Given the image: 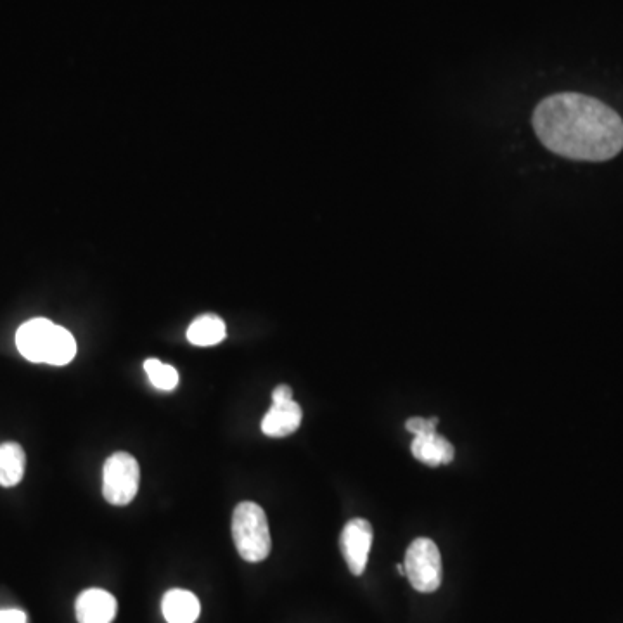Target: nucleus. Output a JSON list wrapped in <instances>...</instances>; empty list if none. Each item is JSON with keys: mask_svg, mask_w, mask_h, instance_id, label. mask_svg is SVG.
Wrapping results in <instances>:
<instances>
[{"mask_svg": "<svg viewBox=\"0 0 623 623\" xmlns=\"http://www.w3.org/2000/svg\"><path fill=\"white\" fill-rule=\"evenodd\" d=\"M302 418V407L295 400H272V407L262 421V431L267 437H288L300 428Z\"/></svg>", "mask_w": 623, "mask_h": 623, "instance_id": "6e6552de", "label": "nucleus"}, {"mask_svg": "<svg viewBox=\"0 0 623 623\" xmlns=\"http://www.w3.org/2000/svg\"><path fill=\"white\" fill-rule=\"evenodd\" d=\"M141 469L129 452H116L106 459L103 469V495L113 506H127L139 492Z\"/></svg>", "mask_w": 623, "mask_h": 623, "instance_id": "7ed1b4c3", "label": "nucleus"}, {"mask_svg": "<svg viewBox=\"0 0 623 623\" xmlns=\"http://www.w3.org/2000/svg\"><path fill=\"white\" fill-rule=\"evenodd\" d=\"M405 577L423 594L437 591L442 584V558L437 544L421 537L412 542L405 554Z\"/></svg>", "mask_w": 623, "mask_h": 623, "instance_id": "20e7f679", "label": "nucleus"}, {"mask_svg": "<svg viewBox=\"0 0 623 623\" xmlns=\"http://www.w3.org/2000/svg\"><path fill=\"white\" fill-rule=\"evenodd\" d=\"M397 572L400 573V575H405V568L402 565H397Z\"/></svg>", "mask_w": 623, "mask_h": 623, "instance_id": "dca6fc26", "label": "nucleus"}, {"mask_svg": "<svg viewBox=\"0 0 623 623\" xmlns=\"http://www.w3.org/2000/svg\"><path fill=\"white\" fill-rule=\"evenodd\" d=\"M116 599L103 589H89L78 596L75 604L78 623H111L116 617Z\"/></svg>", "mask_w": 623, "mask_h": 623, "instance_id": "0eeeda50", "label": "nucleus"}, {"mask_svg": "<svg viewBox=\"0 0 623 623\" xmlns=\"http://www.w3.org/2000/svg\"><path fill=\"white\" fill-rule=\"evenodd\" d=\"M412 456L418 459L419 463L438 468L442 464H449L456 457L454 445L450 444L447 438L438 435V433H430V435H421L414 437L411 445Z\"/></svg>", "mask_w": 623, "mask_h": 623, "instance_id": "1a4fd4ad", "label": "nucleus"}, {"mask_svg": "<svg viewBox=\"0 0 623 623\" xmlns=\"http://www.w3.org/2000/svg\"><path fill=\"white\" fill-rule=\"evenodd\" d=\"M58 326L49 319L37 317L25 322L16 333V347L20 354L35 364H47Z\"/></svg>", "mask_w": 623, "mask_h": 623, "instance_id": "39448f33", "label": "nucleus"}, {"mask_svg": "<svg viewBox=\"0 0 623 623\" xmlns=\"http://www.w3.org/2000/svg\"><path fill=\"white\" fill-rule=\"evenodd\" d=\"M232 539L239 556L248 563L269 558L272 549L269 521L257 502H241L232 513Z\"/></svg>", "mask_w": 623, "mask_h": 623, "instance_id": "f03ea898", "label": "nucleus"}, {"mask_svg": "<svg viewBox=\"0 0 623 623\" xmlns=\"http://www.w3.org/2000/svg\"><path fill=\"white\" fill-rule=\"evenodd\" d=\"M225 338V324L217 315H201L187 329V340L196 347H213Z\"/></svg>", "mask_w": 623, "mask_h": 623, "instance_id": "f8f14e48", "label": "nucleus"}, {"mask_svg": "<svg viewBox=\"0 0 623 623\" xmlns=\"http://www.w3.org/2000/svg\"><path fill=\"white\" fill-rule=\"evenodd\" d=\"M532 125L551 153L568 160L608 161L623 149L622 116L584 94L546 97L535 108Z\"/></svg>", "mask_w": 623, "mask_h": 623, "instance_id": "f257e3e1", "label": "nucleus"}, {"mask_svg": "<svg viewBox=\"0 0 623 623\" xmlns=\"http://www.w3.org/2000/svg\"><path fill=\"white\" fill-rule=\"evenodd\" d=\"M163 617L168 623H194L200 617V601L193 592L172 589L163 596Z\"/></svg>", "mask_w": 623, "mask_h": 623, "instance_id": "9d476101", "label": "nucleus"}, {"mask_svg": "<svg viewBox=\"0 0 623 623\" xmlns=\"http://www.w3.org/2000/svg\"><path fill=\"white\" fill-rule=\"evenodd\" d=\"M26 469V454L16 442L0 445V487H16L23 480Z\"/></svg>", "mask_w": 623, "mask_h": 623, "instance_id": "9b49d317", "label": "nucleus"}, {"mask_svg": "<svg viewBox=\"0 0 623 623\" xmlns=\"http://www.w3.org/2000/svg\"><path fill=\"white\" fill-rule=\"evenodd\" d=\"M25 611L21 610H0V623H26Z\"/></svg>", "mask_w": 623, "mask_h": 623, "instance_id": "2eb2a0df", "label": "nucleus"}, {"mask_svg": "<svg viewBox=\"0 0 623 623\" xmlns=\"http://www.w3.org/2000/svg\"><path fill=\"white\" fill-rule=\"evenodd\" d=\"M144 371L148 374L149 381L161 392H172L179 385V371L170 364H163L158 359H148L144 362Z\"/></svg>", "mask_w": 623, "mask_h": 623, "instance_id": "ddd939ff", "label": "nucleus"}, {"mask_svg": "<svg viewBox=\"0 0 623 623\" xmlns=\"http://www.w3.org/2000/svg\"><path fill=\"white\" fill-rule=\"evenodd\" d=\"M438 418H411L407 419L405 423V430L411 431L414 437H421V435H430V433H437Z\"/></svg>", "mask_w": 623, "mask_h": 623, "instance_id": "4468645a", "label": "nucleus"}, {"mask_svg": "<svg viewBox=\"0 0 623 623\" xmlns=\"http://www.w3.org/2000/svg\"><path fill=\"white\" fill-rule=\"evenodd\" d=\"M341 553L347 561L350 572L354 575H362L366 570L369 551L373 546V527L367 520L355 518L348 521L341 532Z\"/></svg>", "mask_w": 623, "mask_h": 623, "instance_id": "423d86ee", "label": "nucleus"}]
</instances>
